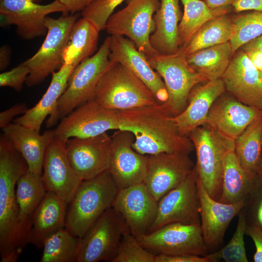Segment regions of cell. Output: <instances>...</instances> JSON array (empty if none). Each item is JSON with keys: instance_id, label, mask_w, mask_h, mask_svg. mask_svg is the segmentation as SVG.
I'll list each match as a JSON object with an SVG mask.
<instances>
[{"instance_id": "f5cc1de1", "label": "cell", "mask_w": 262, "mask_h": 262, "mask_svg": "<svg viewBox=\"0 0 262 262\" xmlns=\"http://www.w3.org/2000/svg\"><path fill=\"white\" fill-rule=\"evenodd\" d=\"M260 176H261V178L262 180V156L261 167H260Z\"/></svg>"}, {"instance_id": "681fc988", "label": "cell", "mask_w": 262, "mask_h": 262, "mask_svg": "<svg viewBox=\"0 0 262 262\" xmlns=\"http://www.w3.org/2000/svg\"><path fill=\"white\" fill-rule=\"evenodd\" d=\"M10 49L6 45L0 49V69L4 70L9 65L10 61Z\"/></svg>"}, {"instance_id": "b9f144b4", "label": "cell", "mask_w": 262, "mask_h": 262, "mask_svg": "<svg viewBox=\"0 0 262 262\" xmlns=\"http://www.w3.org/2000/svg\"><path fill=\"white\" fill-rule=\"evenodd\" d=\"M249 207V222L262 231V182L251 196L247 205Z\"/></svg>"}, {"instance_id": "7dc6e473", "label": "cell", "mask_w": 262, "mask_h": 262, "mask_svg": "<svg viewBox=\"0 0 262 262\" xmlns=\"http://www.w3.org/2000/svg\"><path fill=\"white\" fill-rule=\"evenodd\" d=\"M66 8L68 14L82 11L94 0H58Z\"/></svg>"}, {"instance_id": "52a82bcc", "label": "cell", "mask_w": 262, "mask_h": 262, "mask_svg": "<svg viewBox=\"0 0 262 262\" xmlns=\"http://www.w3.org/2000/svg\"><path fill=\"white\" fill-rule=\"evenodd\" d=\"M146 57L164 83L168 99L162 104L172 115H178L186 108L193 88L207 80L189 65L182 48L174 54L157 53Z\"/></svg>"}, {"instance_id": "2e32d148", "label": "cell", "mask_w": 262, "mask_h": 262, "mask_svg": "<svg viewBox=\"0 0 262 262\" xmlns=\"http://www.w3.org/2000/svg\"><path fill=\"white\" fill-rule=\"evenodd\" d=\"M195 164L185 153H161L148 155L143 183L159 200L181 184L192 172Z\"/></svg>"}, {"instance_id": "7bdbcfd3", "label": "cell", "mask_w": 262, "mask_h": 262, "mask_svg": "<svg viewBox=\"0 0 262 262\" xmlns=\"http://www.w3.org/2000/svg\"><path fill=\"white\" fill-rule=\"evenodd\" d=\"M155 262H211V261L207 255L158 254L156 255Z\"/></svg>"}, {"instance_id": "5b68a950", "label": "cell", "mask_w": 262, "mask_h": 262, "mask_svg": "<svg viewBox=\"0 0 262 262\" xmlns=\"http://www.w3.org/2000/svg\"><path fill=\"white\" fill-rule=\"evenodd\" d=\"M111 62L97 85L93 98L95 101L117 111L159 103L148 88L130 70Z\"/></svg>"}, {"instance_id": "5bb4252c", "label": "cell", "mask_w": 262, "mask_h": 262, "mask_svg": "<svg viewBox=\"0 0 262 262\" xmlns=\"http://www.w3.org/2000/svg\"><path fill=\"white\" fill-rule=\"evenodd\" d=\"M197 179L195 165L181 184L159 200L157 216L148 232L172 223L200 224Z\"/></svg>"}, {"instance_id": "4316f807", "label": "cell", "mask_w": 262, "mask_h": 262, "mask_svg": "<svg viewBox=\"0 0 262 262\" xmlns=\"http://www.w3.org/2000/svg\"><path fill=\"white\" fill-rule=\"evenodd\" d=\"M67 204L55 194L47 191L33 214L28 243L42 248L48 237L65 228Z\"/></svg>"}, {"instance_id": "e0dca14e", "label": "cell", "mask_w": 262, "mask_h": 262, "mask_svg": "<svg viewBox=\"0 0 262 262\" xmlns=\"http://www.w3.org/2000/svg\"><path fill=\"white\" fill-rule=\"evenodd\" d=\"M158 201L143 182L119 189L112 207L139 240L148 232L157 216Z\"/></svg>"}, {"instance_id": "f546056e", "label": "cell", "mask_w": 262, "mask_h": 262, "mask_svg": "<svg viewBox=\"0 0 262 262\" xmlns=\"http://www.w3.org/2000/svg\"><path fill=\"white\" fill-rule=\"evenodd\" d=\"M100 31L88 19L82 17L74 23L63 54V64L75 67L96 52Z\"/></svg>"}, {"instance_id": "816d5d0a", "label": "cell", "mask_w": 262, "mask_h": 262, "mask_svg": "<svg viewBox=\"0 0 262 262\" xmlns=\"http://www.w3.org/2000/svg\"><path fill=\"white\" fill-rule=\"evenodd\" d=\"M237 0H204L207 5L212 9L231 6Z\"/></svg>"}, {"instance_id": "9a60e30c", "label": "cell", "mask_w": 262, "mask_h": 262, "mask_svg": "<svg viewBox=\"0 0 262 262\" xmlns=\"http://www.w3.org/2000/svg\"><path fill=\"white\" fill-rule=\"evenodd\" d=\"M133 134L118 130L111 136L108 171L118 189L143 182L147 168L148 155L141 154L132 147Z\"/></svg>"}, {"instance_id": "bcb514c9", "label": "cell", "mask_w": 262, "mask_h": 262, "mask_svg": "<svg viewBox=\"0 0 262 262\" xmlns=\"http://www.w3.org/2000/svg\"><path fill=\"white\" fill-rule=\"evenodd\" d=\"M231 6L237 13L249 10L262 12V0H237Z\"/></svg>"}, {"instance_id": "e575fe53", "label": "cell", "mask_w": 262, "mask_h": 262, "mask_svg": "<svg viewBox=\"0 0 262 262\" xmlns=\"http://www.w3.org/2000/svg\"><path fill=\"white\" fill-rule=\"evenodd\" d=\"M232 22L227 14L214 18L202 26L183 49L186 55L230 41Z\"/></svg>"}, {"instance_id": "4fadbf2b", "label": "cell", "mask_w": 262, "mask_h": 262, "mask_svg": "<svg viewBox=\"0 0 262 262\" xmlns=\"http://www.w3.org/2000/svg\"><path fill=\"white\" fill-rule=\"evenodd\" d=\"M56 12L68 14L58 0L47 4H40L34 0H0V25H15L16 33L24 40L46 34V18Z\"/></svg>"}, {"instance_id": "f35d334b", "label": "cell", "mask_w": 262, "mask_h": 262, "mask_svg": "<svg viewBox=\"0 0 262 262\" xmlns=\"http://www.w3.org/2000/svg\"><path fill=\"white\" fill-rule=\"evenodd\" d=\"M155 258L129 231L123 235L112 262H155Z\"/></svg>"}, {"instance_id": "11a10c76", "label": "cell", "mask_w": 262, "mask_h": 262, "mask_svg": "<svg viewBox=\"0 0 262 262\" xmlns=\"http://www.w3.org/2000/svg\"></svg>"}, {"instance_id": "d6986e66", "label": "cell", "mask_w": 262, "mask_h": 262, "mask_svg": "<svg viewBox=\"0 0 262 262\" xmlns=\"http://www.w3.org/2000/svg\"><path fill=\"white\" fill-rule=\"evenodd\" d=\"M43 169L47 190L70 203L82 180L68 161L66 141L54 136L46 149Z\"/></svg>"}, {"instance_id": "1f68e13d", "label": "cell", "mask_w": 262, "mask_h": 262, "mask_svg": "<svg viewBox=\"0 0 262 262\" xmlns=\"http://www.w3.org/2000/svg\"><path fill=\"white\" fill-rule=\"evenodd\" d=\"M180 1L184 11L179 25L180 48H185L194 34L205 23L233 10L232 6L212 9L202 0Z\"/></svg>"}, {"instance_id": "c3c4849f", "label": "cell", "mask_w": 262, "mask_h": 262, "mask_svg": "<svg viewBox=\"0 0 262 262\" xmlns=\"http://www.w3.org/2000/svg\"><path fill=\"white\" fill-rule=\"evenodd\" d=\"M244 52L246 53L254 66L262 72V52L251 50Z\"/></svg>"}, {"instance_id": "db71d44e", "label": "cell", "mask_w": 262, "mask_h": 262, "mask_svg": "<svg viewBox=\"0 0 262 262\" xmlns=\"http://www.w3.org/2000/svg\"></svg>"}, {"instance_id": "60d3db41", "label": "cell", "mask_w": 262, "mask_h": 262, "mask_svg": "<svg viewBox=\"0 0 262 262\" xmlns=\"http://www.w3.org/2000/svg\"><path fill=\"white\" fill-rule=\"evenodd\" d=\"M30 73V69L23 62L11 70L0 74V86L9 87L20 92Z\"/></svg>"}, {"instance_id": "74e56055", "label": "cell", "mask_w": 262, "mask_h": 262, "mask_svg": "<svg viewBox=\"0 0 262 262\" xmlns=\"http://www.w3.org/2000/svg\"><path fill=\"white\" fill-rule=\"evenodd\" d=\"M246 207L239 213L236 230L228 243L220 249L206 255L211 262L222 259L226 262H247L245 247L244 235L247 224Z\"/></svg>"}, {"instance_id": "44dd1931", "label": "cell", "mask_w": 262, "mask_h": 262, "mask_svg": "<svg viewBox=\"0 0 262 262\" xmlns=\"http://www.w3.org/2000/svg\"><path fill=\"white\" fill-rule=\"evenodd\" d=\"M110 37V61L128 68L148 88L159 103H165L168 94L164 83L150 65L146 55L140 52L128 38L116 35Z\"/></svg>"}, {"instance_id": "603a6c76", "label": "cell", "mask_w": 262, "mask_h": 262, "mask_svg": "<svg viewBox=\"0 0 262 262\" xmlns=\"http://www.w3.org/2000/svg\"><path fill=\"white\" fill-rule=\"evenodd\" d=\"M261 115L262 110L222 94L213 104L205 124L235 140Z\"/></svg>"}, {"instance_id": "ffe728a7", "label": "cell", "mask_w": 262, "mask_h": 262, "mask_svg": "<svg viewBox=\"0 0 262 262\" xmlns=\"http://www.w3.org/2000/svg\"><path fill=\"white\" fill-rule=\"evenodd\" d=\"M197 186L203 237L208 250L214 251L222 243L232 219L249 202L242 200L232 204L223 203L211 197L198 178Z\"/></svg>"}, {"instance_id": "6da1fadb", "label": "cell", "mask_w": 262, "mask_h": 262, "mask_svg": "<svg viewBox=\"0 0 262 262\" xmlns=\"http://www.w3.org/2000/svg\"><path fill=\"white\" fill-rule=\"evenodd\" d=\"M28 170L21 154L7 138L0 137V255L1 262H16L28 243L32 226L19 218L15 185Z\"/></svg>"}, {"instance_id": "d6a6232c", "label": "cell", "mask_w": 262, "mask_h": 262, "mask_svg": "<svg viewBox=\"0 0 262 262\" xmlns=\"http://www.w3.org/2000/svg\"><path fill=\"white\" fill-rule=\"evenodd\" d=\"M234 142V151L241 165L254 176L261 179L262 115L253 121Z\"/></svg>"}, {"instance_id": "f6af8a7d", "label": "cell", "mask_w": 262, "mask_h": 262, "mask_svg": "<svg viewBox=\"0 0 262 262\" xmlns=\"http://www.w3.org/2000/svg\"><path fill=\"white\" fill-rule=\"evenodd\" d=\"M245 234L253 240L256 247L253 260L255 262H262V231L257 227L247 223Z\"/></svg>"}, {"instance_id": "3957f363", "label": "cell", "mask_w": 262, "mask_h": 262, "mask_svg": "<svg viewBox=\"0 0 262 262\" xmlns=\"http://www.w3.org/2000/svg\"><path fill=\"white\" fill-rule=\"evenodd\" d=\"M118 190L108 171L82 180L69 203L65 228L72 235L82 238L112 207Z\"/></svg>"}, {"instance_id": "9c48e42d", "label": "cell", "mask_w": 262, "mask_h": 262, "mask_svg": "<svg viewBox=\"0 0 262 262\" xmlns=\"http://www.w3.org/2000/svg\"><path fill=\"white\" fill-rule=\"evenodd\" d=\"M160 5V0H129L124 8L110 17L105 30L110 35L128 38L146 56L157 54L150 36L155 29L154 15Z\"/></svg>"}, {"instance_id": "ba28073f", "label": "cell", "mask_w": 262, "mask_h": 262, "mask_svg": "<svg viewBox=\"0 0 262 262\" xmlns=\"http://www.w3.org/2000/svg\"><path fill=\"white\" fill-rule=\"evenodd\" d=\"M78 17L77 13L62 14L57 18L47 16V33L43 43L32 57L23 62L30 69L25 82L28 86L39 84L63 65V54Z\"/></svg>"}, {"instance_id": "ac0fdd59", "label": "cell", "mask_w": 262, "mask_h": 262, "mask_svg": "<svg viewBox=\"0 0 262 262\" xmlns=\"http://www.w3.org/2000/svg\"><path fill=\"white\" fill-rule=\"evenodd\" d=\"M111 136L107 132L88 137H72L66 141L68 161L82 180L94 178L108 170Z\"/></svg>"}, {"instance_id": "8d00e7d4", "label": "cell", "mask_w": 262, "mask_h": 262, "mask_svg": "<svg viewBox=\"0 0 262 262\" xmlns=\"http://www.w3.org/2000/svg\"><path fill=\"white\" fill-rule=\"evenodd\" d=\"M231 20L232 31L229 42L233 55L244 45L262 34V12L238 14Z\"/></svg>"}, {"instance_id": "7c38bea8", "label": "cell", "mask_w": 262, "mask_h": 262, "mask_svg": "<svg viewBox=\"0 0 262 262\" xmlns=\"http://www.w3.org/2000/svg\"><path fill=\"white\" fill-rule=\"evenodd\" d=\"M119 129V111L106 108L92 99L62 118L53 131L55 137L66 141L72 137H94Z\"/></svg>"}, {"instance_id": "cb8c5ba5", "label": "cell", "mask_w": 262, "mask_h": 262, "mask_svg": "<svg viewBox=\"0 0 262 262\" xmlns=\"http://www.w3.org/2000/svg\"><path fill=\"white\" fill-rule=\"evenodd\" d=\"M74 68L71 65L63 64L58 70L53 72L50 83L40 100L21 116L15 118L13 122L40 132L44 121L49 116L46 125L48 128L54 126L58 121L56 115L58 101L66 87L69 76Z\"/></svg>"}, {"instance_id": "8992f818", "label": "cell", "mask_w": 262, "mask_h": 262, "mask_svg": "<svg viewBox=\"0 0 262 262\" xmlns=\"http://www.w3.org/2000/svg\"><path fill=\"white\" fill-rule=\"evenodd\" d=\"M110 40V35L107 36L93 55L81 62L72 70L58 102V120L93 99L100 78L112 63L109 59Z\"/></svg>"}, {"instance_id": "f1b7e54d", "label": "cell", "mask_w": 262, "mask_h": 262, "mask_svg": "<svg viewBox=\"0 0 262 262\" xmlns=\"http://www.w3.org/2000/svg\"><path fill=\"white\" fill-rule=\"evenodd\" d=\"M262 182L261 178L247 171L240 164L234 151L226 156L223 163L222 191L219 201L232 204L249 201Z\"/></svg>"}, {"instance_id": "30bf717a", "label": "cell", "mask_w": 262, "mask_h": 262, "mask_svg": "<svg viewBox=\"0 0 262 262\" xmlns=\"http://www.w3.org/2000/svg\"><path fill=\"white\" fill-rule=\"evenodd\" d=\"M130 231L122 216L108 209L80 238L77 262H112L123 235Z\"/></svg>"}, {"instance_id": "7a4b0ae2", "label": "cell", "mask_w": 262, "mask_h": 262, "mask_svg": "<svg viewBox=\"0 0 262 262\" xmlns=\"http://www.w3.org/2000/svg\"><path fill=\"white\" fill-rule=\"evenodd\" d=\"M119 130L131 132L132 147L143 155L189 154L194 149L188 136L181 135L173 117L162 104L119 111Z\"/></svg>"}, {"instance_id": "836d02e7", "label": "cell", "mask_w": 262, "mask_h": 262, "mask_svg": "<svg viewBox=\"0 0 262 262\" xmlns=\"http://www.w3.org/2000/svg\"><path fill=\"white\" fill-rule=\"evenodd\" d=\"M16 185V196L19 218L24 224L32 226L33 214L47 192L42 174L27 170L19 178Z\"/></svg>"}, {"instance_id": "8fae6325", "label": "cell", "mask_w": 262, "mask_h": 262, "mask_svg": "<svg viewBox=\"0 0 262 262\" xmlns=\"http://www.w3.org/2000/svg\"><path fill=\"white\" fill-rule=\"evenodd\" d=\"M138 241L155 255L204 256L208 251L200 224H168L147 233Z\"/></svg>"}, {"instance_id": "ee69618b", "label": "cell", "mask_w": 262, "mask_h": 262, "mask_svg": "<svg viewBox=\"0 0 262 262\" xmlns=\"http://www.w3.org/2000/svg\"><path fill=\"white\" fill-rule=\"evenodd\" d=\"M28 109L25 103H16L0 113V127L2 129L11 123L14 118L24 114Z\"/></svg>"}, {"instance_id": "484cf974", "label": "cell", "mask_w": 262, "mask_h": 262, "mask_svg": "<svg viewBox=\"0 0 262 262\" xmlns=\"http://www.w3.org/2000/svg\"><path fill=\"white\" fill-rule=\"evenodd\" d=\"M1 129L25 160L28 170L42 174L46 149L55 136L53 130L46 131L41 134L34 129L14 122Z\"/></svg>"}, {"instance_id": "83f0119b", "label": "cell", "mask_w": 262, "mask_h": 262, "mask_svg": "<svg viewBox=\"0 0 262 262\" xmlns=\"http://www.w3.org/2000/svg\"><path fill=\"white\" fill-rule=\"evenodd\" d=\"M160 1V6L154 15L155 29L150 36V43L159 54H174L180 49L179 25L182 14L179 0Z\"/></svg>"}, {"instance_id": "4dcf8cb0", "label": "cell", "mask_w": 262, "mask_h": 262, "mask_svg": "<svg viewBox=\"0 0 262 262\" xmlns=\"http://www.w3.org/2000/svg\"><path fill=\"white\" fill-rule=\"evenodd\" d=\"M232 55L229 41L187 55L186 59L189 65L208 81L221 79Z\"/></svg>"}, {"instance_id": "7402d4cb", "label": "cell", "mask_w": 262, "mask_h": 262, "mask_svg": "<svg viewBox=\"0 0 262 262\" xmlns=\"http://www.w3.org/2000/svg\"><path fill=\"white\" fill-rule=\"evenodd\" d=\"M226 90L241 102L262 110V72L237 50L222 76Z\"/></svg>"}, {"instance_id": "277c9868", "label": "cell", "mask_w": 262, "mask_h": 262, "mask_svg": "<svg viewBox=\"0 0 262 262\" xmlns=\"http://www.w3.org/2000/svg\"><path fill=\"white\" fill-rule=\"evenodd\" d=\"M188 136L195 149L198 179L213 199L219 201L226 156L234 151V140L205 124L191 131Z\"/></svg>"}, {"instance_id": "d590c367", "label": "cell", "mask_w": 262, "mask_h": 262, "mask_svg": "<svg viewBox=\"0 0 262 262\" xmlns=\"http://www.w3.org/2000/svg\"><path fill=\"white\" fill-rule=\"evenodd\" d=\"M80 242V238L62 229L44 240L40 262H77Z\"/></svg>"}, {"instance_id": "ab89813d", "label": "cell", "mask_w": 262, "mask_h": 262, "mask_svg": "<svg viewBox=\"0 0 262 262\" xmlns=\"http://www.w3.org/2000/svg\"><path fill=\"white\" fill-rule=\"evenodd\" d=\"M124 0H94L81 12L82 16L90 20L100 32L105 30L108 20Z\"/></svg>"}, {"instance_id": "d4e9b609", "label": "cell", "mask_w": 262, "mask_h": 262, "mask_svg": "<svg viewBox=\"0 0 262 262\" xmlns=\"http://www.w3.org/2000/svg\"><path fill=\"white\" fill-rule=\"evenodd\" d=\"M225 90L221 79L195 86L189 94L186 108L173 117L180 133L188 136L193 130L205 124L213 104Z\"/></svg>"}, {"instance_id": "f907efd6", "label": "cell", "mask_w": 262, "mask_h": 262, "mask_svg": "<svg viewBox=\"0 0 262 262\" xmlns=\"http://www.w3.org/2000/svg\"><path fill=\"white\" fill-rule=\"evenodd\" d=\"M244 52L255 50L262 52V34L241 47Z\"/></svg>"}]
</instances>
